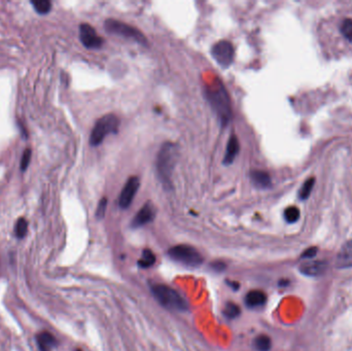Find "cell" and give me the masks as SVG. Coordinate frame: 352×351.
<instances>
[{
    "instance_id": "cell-20",
    "label": "cell",
    "mask_w": 352,
    "mask_h": 351,
    "mask_svg": "<svg viewBox=\"0 0 352 351\" xmlns=\"http://www.w3.org/2000/svg\"><path fill=\"white\" fill-rule=\"evenodd\" d=\"M28 231V223L24 217H21L17 220L15 226V234L19 239H23L27 234Z\"/></svg>"
},
{
    "instance_id": "cell-11",
    "label": "cell",
    "mask_w": 352,
    "mask_h": 351,
    "mask_svg": "<svg viewBox=\"0 0 352 351\" xmlns=\"http://www.w3.org/2000/svg\"><path fill=\"white\" fill-rule=\"evenodd\" d=\"M327 269V264L324 261H316V260H308L304 262L300 266V271L302 274L315 277L322 275Z\"/></svg>"
},
{
    "instance_id": "cell-27",
    "label": "cell",
    "mask_w": 352,
    "mask_h": 351,
    "mask_svg": "<svg viewBox=\"0 0 352 351\" xmlns=\"http://www.w3.org/2000/svg\"><path fill=\"white\" fill-rule=\"evenodd\" d=\"M316 253H317V248H316V247H310V248H308V249H306L304 251L302 256L304 257V259L312 260V257H314L316 255Z\"/></svg>"
},
{
    "instance_id": "cell-18",
    "label": "cell",
    "mask_w": 352,
    "mask_h": 351,
    "mask_svg": "<svg viewBox=\"0 0 352 351\" xmlns=\"http://www.w3.org/2000/svg\"><path fill=\"white\" fill-rule=\"evenodd\" d=\"M271 339L266 335H260L255 338L254 347L257 351H269L271 348Z\"/></svg>"
},
{
    "instance_id": "cell-23",
    "label": "cell",
    "mask_w": 352,
    "mask_h": 351,
    "mask_svg": "<svg viewBox=\"0 0 352 351\" xmlns=\"http://www.w3.org/2000/svg\"><path fill=\"white\" fill-rule=\"evenodd\" d=\"M314 183H315V179L314 178H309V179H307L306 181L304 182L303 186L300 190V193H299V197H300L301 200H306V199L310 196Z\"/></svg>"
},
{
    "instance_id": "cell-9",
    "label": "cell",
    "mask_w": 352,
    "mask_h": 351,
    "mask_svg": "<svg viewBox=\"0 0 352 351\" xmlns=\"http://www.w3.org/2000/svg\"><path fill=\"white\" fill-rule=\"evenodd\" d=\"M139 185H140V181L137 176H132L126 181L124 188L119 196V206L121 208L126 209L131 205L135 195L137 194Z\"/></svg>"
},
{
    "instance_id": "cell-3",
    "label": "cell",
    "mask_w": 352,
    "mask_h": 351,
    "mask_svg": "<svg viewBox=\"0 0 352 351\" xmlns=\"http://www.w3.org/2000/svg\"><path fill=\"white\" fill-rule=\"evenodd\" d=\"M152 295L164 307L172 310L184 311L187 308L185 300L177 291L170 286L164 284H156L151 286Z\"/></svg>"
},
{
    "instance_id": "cell-22",
    "label": "cell",
    "mask_w": 352,
    "mask_h": 351,
    "mask_svg": "<svg viewBox=\"0 0 352 351\" xmlns=\"http://www.w3.org/2000/svg\"><path fill=\"white\" fill-rule=\"evenodd\" d=\"M31 3L39 14H48L52 7V3L49 0H33Z\"/></svg>"
},
{
    "instance_id": "cell-8",
    "label": "cell",
    "mask_w": 352,
    "mask_h": 351,
    "mask_svg": "<svg viewBox=\"0 0 352 351\" xmlns=\"http://www.w3.org/2000/svg\"><path fill=\"white\" fill-rule=\"evenodd\" d=\"M79 39L87 49H99L103 44V39L96 30L87 23L79 26Z\"/></svg>"
},
{
    "instance_id": "cell-5",
    "label": "cell",
    "mask_w": 352,
    "mask_h": 351,
    "mask_svg": "<svg viewBox=\"0 0 352 351\" xmlns=\"http://www.w3.org/2000/svg\"><path fill=\"white\" fill-rule=\"evenodd\" d=\"M104 27H105V30H106L108 33L119 35V36H122L125 38L133 39L136 42L142 44V45L147 44V39L141 31H139L137 28H135L131 25L126 24V23H124V22L117 21L114 19H108L105 21Z\"/></svg>"
},
{
    "instance_id": "cell-21",
    "label": "cell",
    "mask_w": 352,
    "mask_h": 351,
    "mask_svg": "<svg viewBox=\"0 0 352 351\" xmlns=\"http://www.w3.org/2000/svg\"><path fill=\"white\" fill-rule=\"evenodd\" d=\"M300 210L296 206H289L284 210V218L289 224L296 223L300 218Z\"/></svg>"
},
{
    "instance_id": "cell-25",
    "label": "cell",
    "mask_w": 352,
    "mask_h": 351,
    "mask_svg": "<svg viewBox=\"0 0 352 351\" xmlns=\"http://www.w3.org/2000/svg\"><path fill=\"white\" fill-rule=\"evenodd\" d=\"M31 155L32 151L30 148H27L26 150H24V153H23L22 159H21V170L25 171L29 165L30 160H31Z\"/></svg>"
},
{
    "instance_id": "cell-14",
    "label": "cell",
    "mask_w": 352,
    "mask_h": 351,
    "mask_svg": "<svg viewBox=\"0 0 352 351\" xmlns=\"http://www.w3.org/2000/svg\"><path fill=\"white\" fill-rule=\"evenodd\" d=\"M250 179L257 189H268L271 186V176L269 173L262 170H253L250 172Z\"/></svg>"
},
{
    "instance_id": "cell-7",
    "label": "cell",
    "mask_w": 352,
    "mask_h": 351,
    "mask_svg": "<svg viewBox=\"0 0 352 351\" xmlns=\"http://www.w3.org/2000/svg\"><path fill=\"white\" fill-rule=\"evenodd\" d=\"M211 55L221 67H229L234 61V46L228 40H219L211 48Z\"/></svg>"
},
{
    "instance_id": "cell-10",
    "label": "cell",
    "mask_w": 352,
    "mask_h": 351,
    "mask_svg": "<svg viewBox=\"0 0 352 351\" xmlns=\"http://www.w3.org/2000/svg\"><path fill=\"white\" fill-rule=\"evenodd\" d=\"M156 216V208L152 203L147 202L143 207L139 210L137 214L134 216L131 226L133 228H139L147 225Z\"/></svg>"
},
{
    "instance_id": "cell-28",
    "label": "cell",
    "mask_w": 352,
    "mask_h": 351,
    "mask_svg": "<svg viewBox=\"0 0 352 351\" xmlns=\"http://www.w3.org/2000/svg\"><path fill=\"white\" fill-rule=\"evenodd\" d=\"M212 268L215 269L216 271H221V270H224V269L226 268L225 264H222V263H215L212 265Z\"/></svg>"
},
{
    "instance_id": "cell-26",
    "label": "cell",
    "mask_w": 352,
    "mask_h": 351,
    "mask_svg": "<svg viewBox=\"0 0 352 351\" xmlns=\"http://www.w3.org/2000/svg\"><path fill=\"white\" fill-rule=\"evenodd\" d=\"M106 206H107V199L106 198H102L98 207H97V211H96V215L98 218H102L105 214V210H106Z\"/></svg>"
},
{
    "instance_id": "cell-4",
    "label": "cell",
    "mask_w": 352,
    "mask_h": 351,
    "mask_svg": "<svg viewBox=\"0 0 352 351\" xmlns=\"http://www.w3.org/2000/svg\"><path fill=\"white\" fill-rule=\"evenodd\" d=\"M120 127V121L114 114H106L100 118L94 128L92 129L90 136V143L92 146L100 145L105 137L109 134L117 133Z\"/></svg>"
},
{
    "instance_id": "cell-13",
    "label": "cell",
    "mask_w": 352,
    "mask_h": 351,
    "mask_svg": "<svg viewBox=\"0 0 352 351\" xmlns=\"http://www.w3.org/2000/svg\"><path fill=\"white\" fill-rule=\"evenodd\" d=\"M240 151V143L238 137L236 134H232L228 140L227 143V148H226V154L224 157V163L225 165H231V164L235 161L236 157L238 156Z\"/></svg>"
},
{
    "instance_id": "cell-17",
    "label": "cell",
    "mask_w": 352,
    "mask_h": 351,
    "mask_svg": "<svg viewBox=\"0 0 352 351\" xmlns=\"http://www.w3.org/2000/svg\"><path fill=\"white\" fill-rule=\"evenodd\" d=\"M340 33L343 38L352 44V18H345L340 24Z\"/></svg>"
},
{
    "instance_id": "cell-16",
    "label": "cell",
    "mask_w": 352,
    "mask_h": 351,
    "mask_svg": "<svg viewBox=\"0 0 352 351\" xmlns=\"http://www.w3.org/2000/svg\"><path fill=\"white\" fill-rule=\"evenodd\" d=\"M36 343L39 351H50L56 346L57 341L51 333L42 332L36 336Z\"/></svg>"
},
{
    "instance_id": "cell-1",
    "label": "cell",
    "mask_w": 352,
    "mask_h": 351,
    "mask_svg": "<svg viewBox=\"0 0 352 351\" xmlns=\"http://www.w3.org/2000/svg\"><path fill=\"white\" fill-rule=\"evenodd\" d=\"M205 95L210 106L216 113L221 126H227L232 119V108L228 92L221 81L215 79L212 83L207 84Z\"/></svg>"
},
{
    "instance_id": "cell-6",
    "label": "cell",
    "mask_w": 352,
    "mask_h": 351,
    "mask_svg": "<svg viewBox=\"0 0 352 351\" xmlns=\"http://www.w3.org/2000/svg\"><path fill=\"white\" fill-rule=\"evenodd\" d=\"M172 260L189 267H198L203 263V256L196 248L190 245H176L168 250Z\"/></svg>"
},
{
    "instance_id": "cell-19",
    "label": "cell",
    "mask_w": 352,
    "mask_h": 351,
    "mask_svg": "<svg viewBox=\"0 0 352 351\" xmlns=\"http://www.w3.org/2000/svg\"><path fill=\"white\" fill-rule=\"evenodd\" d=\"M156 262V256L151 250L145 249L142 252V257L139 260L138 265L140 268H148L151 267Z\"/></svg>"
},
{
    "instance_id": "cell-2",
    "label": "cell",
    "mask_w": 352,
    "mask_h": 351,
    "mask_svg": "<svg viewBox=\"0 0 352 351\" xmlns=\"http://www.w3.org/2000/svg\"><path fill=\"white\" fill-rule=\"evenodd\" d=\"M179 156V148L174 142H165L158 153L156 168L161 183L166 190H172V175Z\"/></svg>"
},
{
    "instance_id": "cell-15",
    "label": "cell",
    "mask_w": 352,
    "mask_h": 351,
    "mask_svg": "<svg viewBox=\"0 0 352 351\" xmlns=\"http://www.w3.org/2000/svg\"><path fill=\"white\" fill-rule=\"evenodd\" d=\"M267 302V296L262 290H251L245 297L246 305L250 308H256L265 305Z\"/></svg>"
},
{
    "instance_id": "cell-12",
    "label": "cell",
    "mask_w": 352,
    "mask_h": 351,
    "mask_svg": "<svg viewBox=\"0 0 352 351\" xmlns=\"http://www.w3.org/2000/svg\"><path fill=\"white\" fill-rule=\"evenodd\" d=\"M336 267L339 269H348L352 267V240L347 241L336 257Z\"/></svg>"
},
{
    "instance_id": "cell-24",
    "label": "cell",
    "mask_w": 352,
    "mask_h": 351,
    "mask_svg": "<svg viewBox=\"0 0 352 351\" xmlns=\"http://www.w3.org/2000/svg\"><path fill=\"white\" fill-rule=\"evenodd\" d=\"M225 314L229 318H236L240 314V308L234 303H228L225 308Z\"/></svg>"
}]
</instances>
